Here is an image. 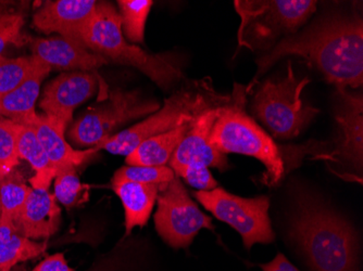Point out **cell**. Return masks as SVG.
Masks as SVG:
<instances>
[{
    "label": "cell",
    "instance_id": "cell-1",
    "mask_svg": "<svg viewBox=\"0 0 363 271\" xmlns=\"http://www.w3.org/2000/svg\"><path fill=\"white\" fill-rule=\"evenodd\" d=\"M287 56L305 59L338 91L363 83V24L358 16H326L305 30L279 40L257 60L258 71L248 91L277 61Z\"/></svg>",
    "mask_w": 363,
    "mask_h": 271
},
{
    "label": "cell",
    "instance_id": "cell-2",
    "mask_svg": "<svg viewBox=\"0 0 363 271\" xmlns=\"http://www.w3.org/2000/svg\"><path fill=\"white\" fill-rule=\"evenodd\" d=\"M289 238L309 271H361L356 229L317 193L294 191Z\"/></svg>",
    "mask_w": 363,
    "mask_h": 271
},
{
    "label": "cell",
    "instance_id": "cell-3",
    "mask_svg": "<svg viewBox=\"0 0 363 271\" xmlns=\"http://www.w3.org/2000/svg\"><path fill=\"white\" fill-rule=\"evenodd\" d=\"M87 49L116 64L135 67L160 88L167 89L183 77L179 67L166 56L145 52L124 38L119 12L109 3H97L91 19L82 34Z\"/></svg>",
    "mask_w": 363,
    "mask_h": 271
},
{
    "label": "cell",
    "instance_id": "cell-4",
    "mask_svg": "<svg viewBox=\"0 0 363 271\" xmlns=\"http://www.w3.org/2000/svg\"><path fill=\"white\" fill-rule=\"evenodd\" d=\"M224 98L209 88V83H201V87L179 89L164 100V105L150 117L117 134H112L98 144L99 150L109 154L125 156L132 154L143 142L157 134H164L183 124L191 123L203 112L221 105Z\"/></svg>",
    "mask_w": 363,
    "mask_h": 271
},
{
    "label": "cell",
    "instance_id": "cell-5",
    "mask_svg": "<svg viewBox=\"0 0 363 271\" xmlns=\"http://www.w3.org/2000/svg\"><path fill=\"white\" fill-rule=\"evenodd\" d=\"M244 98L236 96L232 105L222 108L210 132L209 142L222 154L252 156L267 169L269 185H277L284 175V162L279 146L244 111Z\"/></svg>",
    "mask_w": 363,
    "mask_h": 271
},
{
    "label": "cell",
    "instance_id": "cell-6",
    "mask_svg": "<svg viewBox=\"0 0 363 271\" xmlns=\"http://www.w3.org/2000/svg\"><path fill=\"white\" fill-rule=\"evenodd\" d=\"M234 5L242 20L238 42L252 52H270L279 38L298 32L317 10L312 0H238Z\"/></svg>",
    "mask_w": 363,
    "mask_h": 271
},
{
    "label": "cell",
    "instance_id": "cell-7",
    "mask_svg": "<svg viewBox=\"0 0 363 271\" xmlns=\"http://www.w3.org/2000/svg\"><path fill=\"white\" fill-rule=\"evenodd\" d=\"M309 79H297L289 61L287 74L279 81H267L252 98V113L268 128L273 137L291 139L315 120L319 110L307 105L303 91Z\"/></svg>",
    "mask_w": 363,
    "mask_h": 271
},
{
    "label": "cell",
    "instance_id": "cell-8",
    "mask_svg": "<svg viewBox=\"0 0 363 271\" xmlns=\"http://www.w3.org/2000/svg\"><path fill=\"white\" fill-rule=\"evenodd\" d=\"M159 109V103L143 97L140 91L113 89L106 101L89 108L73 123L69 139L77 146H97L120 126Z\"/></svg>",
    "mask_w": 363,
    "mask_h": 271
},
{
    "label": "cell",
    "instance_id": "cell-9",
    "mask_svg": "<svg viewBox=\"0 0 363 271\" xmlns=\"http://www.w3.org/2000/svg\"><path fill=\"white\" fill-rule=\"evenodd\" d=\"M194 197L214 217L238 231L247 250L257 243L274 241L275 234L269 216L270 199L267 195L247 199L218 187L211 191H196Z\"/></svg>",
    "mask_w": 363,
    "mask_h": 271
},
{
    "label": "cell",
    "instance_id": "cell-10",
    "mask_svg": "<svg viewBox=\"0 0 363 271\" xmlns=\"http://www.w3.org/2000/svg\"><path fill=\"white\" fill-rule=\"evenodd\" d=\"M157 204L156 230L171 248H189L201 230L214 229L211 217L199 209L177 176L161 187Z\"/></svg>",
    "mask_w": 363,
    "mask_h": 271
},
{
    "label": "cell",
    "instance_id": "cell-11",
    "mask_svg": "<svg viewBox=\"0 0 363 271\" xmlns=\"http://www.w3.org/2000/svg\"><path fill=\"white\" fill-rule=\"evenodd\" d=\"M96 87L97 77L91 73L75 71L59 75L45 87L40 109L56 127L65 132L74 110L95 93Z\"/></svg>",
    "mask_w": 363,
    "mask_h": 271
},
{
    "label": "cell",
    "instance_id": "cell-12",
    "mask_svg": "<svg viewBox=\"0 0 363 271\" xmlns=\"http://www.w3.org/2000/svg\"><path fill=\"white\" fill-rule=\"evenodd\" d=\"M223 105L211 108L196 118L169 162L172 171L189 164L203 165L208 168L213 167L220 172L228 169V156L214 148L209 142L210 132L221 114Z\"/></svg>",
    "mask_w": 363,
    "mask_h": 271
},
{
    "label": "cell",
    "instance_id": "cell-13",
    "mask_svg": "<svg viewBox=\"0 0 363 271\" xmlns=\"http://www.w3.org/2000/svg\"><path fill=\"white\" fill-rule=\"evenodd\" d=\"M95 0H49L33 16V26L44 34L57 33L61 38L83 45L82 34L95 12Z\"/></svg>",
    "mask_w": 363,
    "mask_h": 271
},
{
    "label": "cell",
    "instance_id": "cell-14",
    "mask_svg": "<svg viewBox=\"0 0 363 271\" xmlns=\"http://www.w3.org/2000/svg\"><path fill=\"white\" fill-rule=\"evenodd\" d=\"M335 120L338 138L332 156L337 162L350 167L354 172L362 171L363 100L362 96L338 91Z\"/></svg>",
    "mask_w": 363,
    "mask_h": 271
},
{
    "label": "cell",
    "instance_id": "cell-15",
    "mask_svg": "<svg viewBox=\"0 0 363 271\" xmlns=\"http://www.w3.org/2000/svg\"><path fill=\"white\" fill-rule=\"evenodd\" d=\"M30 50L34 58L48 65L50 69L57 67L63 70L89 72L108 64L105 58L91 52L86 47L61 36L33 40Z\"/></svg>",
    "mask_w": 363,
    "mask_h": 271
},
{
    "label": "cell",
    "instance_id": "cell-16",
    "mask_svg": "<svg viewBox=\"0 0 363 271\" xmlns=\"http://www.w3.org/2000/svg\"><path fill=\"white\" fill-rule=\"evenodd\" d=\"M61 209L56 197L48 190L32 189L14 225L28 239L47 240L58 231Z\"/></svg>",
    "mask_w": 363,
    "mask_h": 271
},
{
    "label": "cell",
    "instance_id": "cell-17",
    "mask_svg": "<svg viewBox=\"0 0 363 271\" xmlns=\"http://www.w3.org/2000/svg\"><path fill=\"white\" fill-rule=\"evenodd\" d=\"M28 126L35 130L36 136L57 173L62 169L77 168L101 151L97 146L84 151L75 150L65 140V132L56 127L44 114H38L35 120Z\"/></svg>",
    "mask_w": 363,
    "mask_h": 271
},
{
    "label": "cell",
    "instance_id": "cell-18",
    "mask_svg": "<svg viewBox=\"0 0 363 271\" xmlns=\"http://www.w3.org/2000/svg\"><path fill=\"white\" fill-rule=\"evenodd\" d=\"M111 185L123 204L125 236H130L134 228L146 225L163 185L134 183L113 176Z\"/></svg>",
    "mask_w": 363,
    "mask_h": 271
},
{
    "label": "cell",
    "instance_id": "cell-19",
    "mask_svg": "<svg viewBox=\"0 0 363 271\" xmlns=\"http://www.w3.org/2000/svg\"><path fill=\"white\" fill-rule=\"evenodd\" d=\"M50 70L48 65L40 62L35 72L20 86L0 96V117L9 118L20 125H30L38 116L35 103L40 97L43 81Z\"/></svg>",
    "mask_w": 363,
    "mask_h": 271
},
{
    "label": "cell",
    "instance_id": "cell-20",
    "mask_svg": "<svg viewBox=\"0 0 363 271\" xmlns=\"http://www.w3.org/2000/svg\"><path fill=\"white\" fill-rule=\"evenodd\" d=\"M194 122L177 126L170 132L157 134L154 137L145 140L132 154L126 156V165L128 166H167L177 146L191 129Z\"/></svg>",
    "mask_w": 363,
    "mask_h": 271
},
{
    "label": "cell",
    "instance_id": "cell-21",
    "mask_svg": "<svg viewBox=\"0 0 363 271\" xmlns=\"http://www.w3.org/2000/svg\"><path fill=\"white\" fill-rule=\"evenodd\" d=\"M46 248V241L28 239L12 220L0 218V271H10L19 263L38 258Z\"/></svg>",
    "mask_w": 363,
    "mask_h": 271
},
{
    "label": "cell",
    "instance_id": "cell-22",
    "mask_svg": "<svg viewBox=\"0 0 363 271\" xmlns=\"http://www.w3.org/2000/svg\"><path fill=\"white\" fill-rule=\"evenodd\" d=\"M18 154L20 160H26L35 175L30 179L33 189L48 190L57 171L43 149L35 130L30 126L20 125L18 132Z\"/></svg>",
    "mask_w": 363,
    "mask_h": 271
},
{
    "label": "cell",
    "instance_id": "cell-23",
    "mask_svg": "<svg viewBox=\"0 0 363 271\" xmlns=\"http://www.w3.org/2000/svg\"><path fill=\"white\" fill-rule=\"evenodd\" d=\"M30 185L23 175L13 169L7 176L0 178V218L16 221L30 195Z\"/></svg>",
    "mask_w": 363,
    "mask_h": 271
},
{
    "label": "cell",
    "instance_id": "cell-24",
    "mask_svg": "<svg viewBox=\"0 0 363 271\" xmlns=\"http://www.w3.org/2000/svg\"><path fill=\"white\" fill-rule=\"evenodd\" d=\"M152 0H119V16L124 38L135 44L144 42L145 25L152 7Z\"/></svg>",
    "mask_w": 363,
    "mask_h": 271
},
{
    "label": "cell",
    "instance_id": "cell-25",
    "mask_svg": "<svg viewBox=\"0 0 363 271\" xmlns=\"http://www.w3.org/2000/svg\"><path fill=\"white\" fill-rule=\"evenodd\" d=\"M40 61L33 56L8 59L0 57V96L20 86L35 72Z\"/></svg>",
    "mask_w": 363,
    "mask_h": 271
},
{
    "label": "cell",
    "instance_id": "cell-26",
    "mask_svg": "<svg viewBox=\"0 0 363 271\" xmlns=\"http://www.w3.org/2000/svg\"><path fill=\"white\" fill-rule=\"evenodd\" d=\"M54 195L57 202L70 209L89 200V187L79 180L77 168L62 169L55 178Z\"/></svg>",
    "mask_w": 363,
    "mask_h": 271
},
{
    "label": "cell",
    "instance_id": "cell-27",
    "mask_svg": "<svg viewBox=\"0 0 363 271\" xmlns=\"http://www.w3.org/2000/svg\"><path fill=\"white\" fill-rule=\"evenodd\" d=\"M20 124L0 117V178L7 176L19 165L18 132Z\"/></svg>",
    "mask_w": 363,
    "mask_h": 271
},
{
    "label": "cell",
    "instance_id": "cell-28",
    "mask_svg": "<svg viewBox=\"0 0 363 271\" xmlns=\"http://www.w3.org/2000/svg\"><path fill=\"white\" fill-rule=\"evenodd\" d=\"M113 176L147 185H166L175 177L170 166H123Z\"/></svg>",
    "mask_w": 363,
    "mask_h": 271
},
{
    "label": "cell",
    "instance_id": "cell-29",
    "mask_svg": "<svg viewBox=\"0 0 363 271\" xmlns=\"http://www.w3.org/2000/svg\"><path fill=\"white\" fill-rule=\"evenodd\" d=\"M173 172L175 176L184 179L187 185L198 189V191H211L219 187L209 168L203 165H183L173 169Z\"/></svg>",
    "mask_w": 363,
    "mask_h": 271
},
{
    "label": "cell",
    "instance_id": "cell-30",
    "mask_svg": "<svg viewBox=\"0 0 363 271\" xmlns=\"http://www.w3.org/2000/svg\"><path fill=\"white\" fill-rule=\"evenodd\" d=\"M23 24L21 14L0 11V57L9 45L21 44Z\"/></svg>",
    "mask_w": 363,
    "mask_h": 271
},
{
    "label": "cell",
    "instance_id": "cell-31",
    "mask_svg": "<svg viewBox=\"0 0 363 271\" xmlns=\"http://www.w3.org/2000/svg\"><path fill=\"white\" fill-rule=\"evenodd\" d=\"M32 271H75L68 265L62 253L45 258Z\"/></svg>",
    "mask_w": 363,
    "mask_h": 271
},
{
    "label": "cell",
    "instance_id": "cell-32",
    "mask_svg": "<svg viewBox=\"0 0 363 271\" xmlns=\"http://www.w3.org/2000/svg\"><path fill=\"white\" fill-rule=\"evenodd\" d=\"M260 268L262 271H301L282 253H277L271 262L260 265Z\"/></svg>",
    "mask_w": 363,
    "mask_h": 271
}]
</instances>
